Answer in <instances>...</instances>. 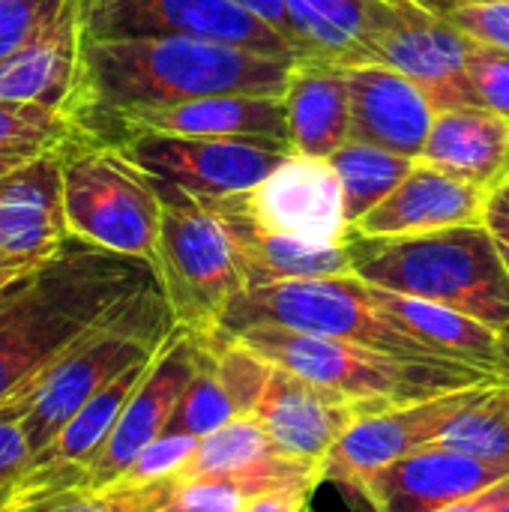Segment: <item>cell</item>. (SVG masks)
I'll return each mask as SVG.
<instances>
[{
  "mask_svg": "<svg viewBox=\"0 0 509 512\" xmlns=\"http://www.w3.org/2000/svg\"><path fill=\"white\" fill-rule=\"evenodd\" d=\"M159 282L141 258L72 240L0 294V408L21 402L84 336Z\"/></svg>",
  "mask_w": 509,
  "mask_h": 512,
  "instance_id": "1",
  "label": "cell"
},
{
  "mask_svg": "<svg viewBox=\"0 0 509 512\" xmlns=\"http://www.w3.org/2000/svg\"><path fill=\"white\" fill-rule=\"evenodd\" d=\"M297 60L192 39H84L69 117L93 138L111 117L219 93H285Z\"/></svg>",
  "mask_w": 509,
  "mask_h": 512,
  "instance_id": "2",
  "label": "cell"
},
{
  "mask_svg": "<svg viewBox=\"0 0 509 512\" xmlns=\"http://www.w3.org/2000/svg\"><path fill=\"white\" fill-rule=\"evenodd\" d=\"M351 267L369 285L465 312L509 339V270L486 225L417 237H348Z\"/></svg>",
  "mask_w": 509,
  "mask_h": 512,
  "instance_id": "3",
  "label": "cell"
},
{
  "mask_svg": "<svg viewBox=\"0 0 509 512\" xmlns=\"http://www.w3.org/2000/svg\"><path fill=\"white\" fill-rule=\"evenodd\" d=\"M231 339H240L279 369H288L312 384L348 396L363 408V417L393 405H408L441 393L501 381L471 366L402 360L354 342L306 336L279 327H252Z\"/></svg>",
  "mask_w": 509,
  "mask_h": 512,
  "instance_id": "4",
  "label": "cell"
},
{
  "mask_svg": "<svg viewBox=\"0 0 509 512\" xmlns=\"http://www.w3.org/2000/svg\"><path fill=\"white\" fill-rule=\"evenodd\" d=\"M174 327V312L159 282H153L129 297L102 327L84 336L21 402L6 405L21 414L33 459L105 384L129 366L150 360Z\"/></svg>",
  "mask_w": 509,
  "mask_h": 512,
  "instance_id": "5",
  "label": "cell"
},
{
  "mask_svg": "<svg viewBox=\"0 0 509 512\" xmlns=\"http://www.w3.org/2000/svg\"><path fill=\"white\" fill-rule=\"evenodd\" d=\"M252 327H279L306 336L342 339L402 360L450 366V360L438 357L432 348H426L396 321H390L375 306L369 285L354 273L246 288L222 315L216 336H240Z\"/></svg>",
  "mask_w": 509,
  "mask_h": 512,
  "instance_id": "6",
  "label": "cell"
},
{
  "mask_svg": "<svg viewBox=\"0 0 509 512\" xmlns=\"http://www.w3.org/2000/svg\"><path fill=\"white\" fill-rule=\"evenodd\" d=\"M156 189L162 195L153 264L159 288L180 327L198 336H216L228 306L249 288L234 237L201 201L162 183Z\"/></svg>",
  "mask_w": 509,
  "mask_h": 512,
  "instance_id": "7",
  "label": "cell"
},
{
  "mask_svg": "<svg viewBox=\"0 0 509 512\" xmlns=\"http://www.w3.org/2000/svg\"><path fill=\"white\" fill-rule=\"evenodd\" d=\"M63 216L72 240L156 264L162 195L120 147L84 141L63 153Z\"/></svg>",
  "mask_w": 509,
  "mask_h": 512,
  "instance_id": "8",
  "label": "cell"
},
{
  "mask_svg": "<svg viewBox=\"0 0 509 512\" xmlns=\"http://www.w3.org/2000/svg\"><path fill=\"white\" fill-rule=\"evenodd\" d=\"M78 6L84 39L192 36L303 60L279 30L234 0H78Z\"/></svg>",
  "mask_w": 509,
  "mask_h": 512,
  "instance_id": "9",
  "label": "cell"
},
{
  "mask_svg": "<svg viewBox=\"0 0 509 512\" xmlns=\"http://www.w3.org/2000/svg\"><path fill=\"white\" fill-rule=\"evenodd\" d=\"M114 147H120L147 177L180 189L195 201L243 195L291 156V147L276 141L156 132L126 138Z\"/></svg>",
  "mask_w": 509,
  "mask_h": 512,
  "instance_id": "10",
  "label": "cell"
},
{
  "mask_svg": "<svg viewBox=\"0 0 509 512\" xmlns=\"http://www.w3.org/2000/svg\"><path fill=\"white\" fill-rule=\"evenodd\" d=\"M486 387L492 384L465 387V390L441 393L408 405H393L360 417L339 438L333 453L324 459L321 465L324 483H336L348 495L363 498V492L381 471L411 456L414 450L435 444V438L450 426V420L462 408H468Z\"/></svg>",
  "mask_w": 509,
  "mask_h": 512,
  "instance_id": "11",
  "label": "cell"
},
{
  "mask_svg": "<svg viewBox=\"0 0 509 512\" xmlns=\"http://www.w3.org/2000/svg\"><path fill=\"white\" fill-rule=\"evenodd\" d=\"M207 357V342L204 336L174 327L159 354L153 357L141 387L129 399L123 417L117 420L111 438L99 450V456L87 468V483L90 489H105L114 486L129 465L138 459V453L153 444L162 432H168L171 417L189 390L192 378L198 375L201 363Z\"/></svg>",
  "mask_w": 509,
  "mask_h": 512,
  "instance_id": "12",
  "label": "cell"
},
{
  "mask_svg": "<svg viewBox=\"0 0 509 512\" xmlns=\"http://www.w3.org/2000/svg\"><path fill=\"white\" fill-rule=\"evenodd\" d=\"M261 228L315 246H342L351 237L345 186L330 159L291 153L255 189L240 195Z\"/></svg>",
  "mask_w": 509,
  "mask_h": 512,
  "instance_id": "13",
  "label": "cell"
},
{
  "mask_svg": "<svg viewBox=\"0 0 509 512\" xmlns=\"http://www.w3.org/2000/svg\"><path fill=\"white\" fill-rule=\"evenodd\" d=\"M144 132L198 138H255L291 147L282 93H219L159 108H132L111 117L93 135V141L123 144L126 138Z\"/></svg>",
  "mask_w": 509,
  "mask_h": 512,
  "instance_id": "14",
  "label": "cell"
},
{
  "mask_svg": "<svg viewBox=\"0 0 509 512\" xmlns=\"http://www.w3.org/2000/svg\"><path fill=\"white\" fill-rule=\"evenodd\" d=\"M474 45L477 42L468 33L426 9L384 33L366 51L363 63H381L402 72L432 99L438 111H450L480 105V96L468 78V57Z\"/></svg>",
  "mask_w": 509,
  "mask_h": 512,
  "instance_id": "15",
  "label": "cell"
},
{
  "mask_svg": "<svg viewBox=\"0 0 509 512\" xmlns=\"http://www.w3.org/2000/svg\"><path fill=\"white\" fill-rule=\"evenodd\" d=\"M252 417L279 456L324 465L339 438L363 417V408L336 390L276 366Z\"/></svg>",
  "mask_w": 509,
  "mask_h": 512,
  "instance_id": "16",
  "label": "cell"
},
{
  "mask_svg": "<svg viewBox=\"0 0 509 512\" xmlns=\"http://www.w3.org/2000/svg\"><path fill=\"white\" fill-rule=\"evenodd\" d=\"M342 69L351 96V141L375 144L408 159H423L426 141L438 120L432 99L390 66L363 63Z\"/></svg>",
  "mask_w": 509,
  "mask_h": 512,
  "instance_id": "17",
  "label": "cell"
},
{
  "mask_svg": "<svg viewBox=\"0 0 509 512\" xmlns=\"http://www.w3.org/2000/svg\"><path fill=\"white\" fill-rule=\"evenodd\" d=\"M507 477L509 465L429 444L381 471L363 492V501L375 512H438Z\"/></svg>",
  "mask_w": 509,
  "mask_h": 512,
  "instance_id": "18",
  "label": "cell"
},
{
  "mask_svg": "<svg viewBox=\"0 0 509 512\" xmlns=\"http://www.w3.org/2000/svg\"><path fill=\"white\" fill-rule=\"evenodd\" d=\"M486 204L489 192L420 159L411 174L354 225V234L417 237L456 225H483Z\"/></svg>",
  "mask_w": 509,
  "mask_h": 512,
  "instance_id": "19",
  "label": "cell"
},
{
  "mask_svg": "<svg viewBox=\"0 0 509 512\" xmlns=\"http://www.w3.org/2000/svg\"><path fill=\"white\" fill-rule=\"evenodd\" d=\"M81 60V6L57 0L30 39L0 60V99L69 114Z\"/></svg>",
  "mask_w": 509,
  "mask_h": 512,
  "instance_id": "20",
  "label": "cell"
},
{
  "mask_svg": "<svg viewBox=\"0 0 509 512\" xmlns=\"http://www.w3.org/2000/svg\"><path fill=\"white\" fill-rule=\"evenodd\" d=\"M288 21L309 60L360 66L366 51L417 12V0H285Z\"/></svg>",
  "mask_w": 509,
  "mask_h": 512,
  "instance_id": "21",
  "label": "cell"
},
{
  "mask_svg": "<svg viewBox=\"0 0 509 512\" xmlns=\"http://www.w3.org/2000/svg\"><path fill=\"white\" fill-rule=\"evenodd\" d=\"M69 150V147H66ZM51 150L0 177V252L51 258L69 243L63 216V153Z\"/></svg>",
  "mask_w": 509,
  "mask_h": 512,
  "instance_id": "22",
  "label": "cell"
},
{
  "mask_svg": "<svg viewBox=\"0 0 509 512\" xmlns=\"http://www.w3.org/2000/svg\"><path fill=\"white\" fill-rule=\"evenodd\" d=\"M369 294L390 321H396L408 336L432 348L438 357L509 381V339L495 327L450 306L396 294L378 285H369Z\"/></svg>",
  "mask_w": 509,
  "mask_h": 512,
  "instance_id": "23",
  "label": "cell"
},
{
  "mask_svg": "<svg viewBox=\"0 0 509 512\" xmlns=\"http://www.w3.org/2000/svg\"><path fill=\"white\" fill-rule=\"evenodd\" d=\"M213 210L231 231L234 246L240 252L249 288L270 285V282H291V279H330V276H351V252L348 243L342 246H315L285 234H273L252 222L243 210L240 195L201 201Z\"/></svg>",
  "mask_w": 509,
  "mask_h": 512,
  "instance_id": "24",
  "label": "cell"
},
{
  "mask_svg": "<svg viewBox=\"0 0 509 512\" xmlns=\"http://www.w3.org/2000/svg\"><path fill=\"white\" fill-rule=\"evenodd\" d=\"M423 162L492 195L509 177V120L483 105L438 111Z\"/></svg>",
  "mask_w": 509,
  "mask_h": 512,
  "instance_id": "25",
  "label": "cell"
},
{
  "mask_svg": "<svg viewBox=\"0 0 509 512\" xmlns=\"http://www.w3.org/2000/svg\"><path fill=\"white\" fill-rule=\"evenodd\" d=\"M174 492L177 477L90 489L87 468H30L0 512H162L174 501Z\"/></svg>",
  "mask_w": 509,
  "mask_h": 512,
  "instance_id": "26",
  "label": "cell"
},
{
  "mask_svg": "<svg viewBox=\"0 0 509 512\" xmlns=\"http://www.w3.org/2000/svg\"><path fill=\"white\" fill-rule=\"evenodd\" d=\"M282 96L291 153L330 159L351 141V96L342 66L327 60H297Z\"/></svg>",
  "mask_w": 509,
  "mask_h": 512,
  "instance_id": "27",
  "label": "cell"
},
{
  "mask_svg": "<svg viewBox=\"0 0 509 512\" xmlns=\"http://www.w3.org/2000/svg\"><path fill=\"white\" fill-rule=\"evenodd\" d=\"M159 354V351H156ZM153 354V357H156ZM150 360H141L135 366H129L126 372H120L111 384H105L66 426L63 432L33 459V468H57V465H72V468H90V462L99 456V450L105 447V441L111 438L117 420L123 417L129 399L135 396V390L141 387Z\"/></svg>",
  "mask_w": 509,
  "mask_h": 512,
  "instance_id": "28",
  "label": "cell"
},
{
  "mask_svg": "<svg viewBox=\"0 0 509 512\" xmlns=\"http://www.w3.org/2000/svg\"><path fill=\"white\" fill-rule=\"evenodd\" d=\"M417 162L420 159H408V156H399V153H390L363 141H348L330 156V165L336 168L345 186V207H348L351 231L372 207H378L411 174Z\"/></svg>",
  "mask_w": 509,
  "mask_h": 512,
  "instance_id": "29",
  "label": "cell"
},
{
  "mask_svg": "<svg viewBox=\"0 0 509 512\" xmlns=\"http://www.w3.org/2000/svg\"><path fill=\"white\" fill-rule=\"evenodd\" d=\"M435 444L480 462L509 465V381L486 387L450 420Z\"/></svg>",
  "mask_w": 509,
  "mask_h": 512,
  "instance_id": "30",
  "label": "cell"
},
{
  "mask_svg": "<svg viewBox=\"0 0 509 512\" xmlns=\"http://www.w3.org/2000/svg\"><path fill=\"white\" fill-rule=\"evenodd\" d=\"M273 444L267 432L258 426L255 417H237L216 429L213 435L198 441V450L186 462V468L177 474V480H195V477H222L243 468L258 465L261 459L273 456Z\"/></svg>",
  "mask_w": 509,
  "mask_h": 512,
  "instance_id": "31",
  "label": "cell"
},
{
  "mask_svg": "<svg viewBox=\"0 0 509 512\" xmlns=\"http://www.w3.org/2000/svg\"><path fill=\"white\" fill-rule=\"evenodd\" d=\"M93 141L69 114L0 99V153L24 150V153H48L66 150L75 144Z\"/></svg>",
  "mask_w": 509,
  "mask_h": 512,
  "instance_id": "32",
  "label": "cell"
},
{
  "mask_svg": "<svg viewBox=\"0 0 509 512\" xmlns=\"http://www.w3.org/2000/svg\"><path fill=\"white\" fill-rule=\"evenodd\" d=\"M231 420H237V408H234L231 396L225 393V387L213 369V354L207 345V357H204L198 375L192 378L189 390L183 393V399L171 417L168 432H186L195 438H207Z\"/></svg>",
  "mask_w": 509,
  "mask_h": 512,
  "instance_id": "33",
  "label": "cell"
},
{
  "mask_svg": "<svg viewBox=\"0 0 509 512\" xmlns=\"http://www.w3.org/2000/svg\"><path fill=\"white\" fill-rule=\"evenodd\" d=\"M195 435L186 432H162L153 444H147L138 459L129 465V471L117 480V483H132V486H144V483H159V480H171L177 477L186 462L192 459V453L198 450Z\"/></svg>",
  "mask_w": 509,
  "mask_h": 512,
  "instance_id": "34",
  "label": "cell"
},
{
  "mask_svg": "<svg viewBox=\"0 0 509 512\" xmlns=\"http://www.w3.org/2000/svg\"><path fill=\"white\" fill-rule=\"evenodd\" d=\"M468 78L480 105L509 120V51L477 42L468 57Z\"/></svg>",
  "mask_w": 509,
  "mask_h": 512,
  "instance_id": "35",
  "label": "cell"
},
{
  "mask_svg": "<svg viewBox=\"0 0 509 512\" xmlns=\"http://www.w3.org/2000/svg\"><path fill=\"white\" fill-rule=\"evenodd\" d=\"M453 27L468 33L480 45H492L509 51V0H480V3H459L441 12Z\"/></svg>",
  "mask_w": 509,
  "mask_h": 512,
  "instance_id": "36",
  "label": "cell"
},
{
  "mask_svg": "<svg viewBox=\"0 0 509 512\" xmlns=\"http://www.w3.org/2000/svg\"><path fill=\"white\" fill-rule=\"evenodd\" d=\"M33 468V447L15 408H0V507Z\"/></svg>",
  "mask_w": 509,
  "mask_h": 512,
  "instance_id": "37",
  "label": "cell"
},
{
  "mask_svg": "<svg viewBox=\"0 0 509 512\" xmlns=\"http://www.w3.org/2000/svg\"><path fill=\"white\" fill-rule=\"evenodd\" d=\"M54 6L57 0H0V60L18 51Z\"/></svg>",
  "mask_w": 509,
  "mask_h": 512,
  "instance_id": "38",
  "label": "cell"
},
{
  "mask_svg": "<svg viewBox=\"0 0 509 512\" xmlns=\"http://www.w3.org/2000/svg\"><path fill=\"white\" fill-rule=\"evenodd\" d=\"M318 486H291L255 498L243 512H309V501Z\"/></svg>",
  "mask_w": 509,
  "mask_h": 512,
  "instance_id": "39",
  "label": "cell"
},
{
  "mask_svg": "<svg viewBox=\"0 0 509 512\" xmlns=\"http://www.w3.org/2000/svg\"><path fill=\"white\" fill-rule=\"evenodd\" d=\"M234 3L243 6V9H249L252 15H258L261 21H267L273 30H279V33L297 48V54H300L303 60H309L306 51H303V45H300V39L294 36V27H291L288 12H285V0H234Z\"/></svg>",
  "mask_w": 509,
  "mask_h": 512,
  "instance_id": "40",
  "label": "cell"
},
{
  "mask_svg": "<svg viewBox=\"0 0 509 512\" xmlns=\"http://www.w3.org/2000/svg\"><path fill=\"white\" fill-rule=\"evenodd\" d=\"M483 225L489 228L504 264L509 270V198L498 189L489 195V204H486V216H483Z\"/></svg>",
  "mask_w": 509,
  "mask_h": 512,
  "instance_id": "41",
  "label": "cell"
},
{
  "mask_svg": "<svg viewBox=\"0 0 509 512\" xmlns=\"http://www.w3.org/2000/svg\"><path fill=\"white\" fill-rule=\"evenodd\" d=\"M507 498L509 477L501 480V483H495V486H489V489H483V492H477V495H468V498H462L456 504H447L444 510L438 512H501V507L507 504Z\"/></svg>",
  "mask_w": 509,
  "mask_h": 512,
  "instance_id": "42",
  "label": "cell"
},
{
  "mask_svg": "<svg viewBox=\"0 0 509 512\" xmlns=\"http://www.w3.org/2000/svg\"><path fill=\"white\" fill-rule=\"evenodd\" d=\"M48 261V258H45ZM42 261L39 258H24V255H3L0 252V294L15 282L21 279L24 273H30L33 267H39Z\"/></svg>",
  "mask_w": 509,
  "mask_h": 512,
  "instance_id": "43",
  "label": "cell"
},
{
  "mask_svg": "<svg viewBox=\"0 0 509 512\" xmlns=\"http://www.w3.org/2000/svg\"><path fill=\"white\" fill-rule=\"evenodd\" d=\"M51 153V150H48ZM36 156H42V153H24V150H12V153H0V177H6V174H12V171H18L21 165H27V162H33Z\"/></svg>",
  "mask_w": 509,
  "mask_h": 512,
  "instance_id": "44",
  "label": "cell"
},
{
  "mask_svg": "<svg viewBox=\"0 0 509 512\" xmlns=\"http://www.w3.org/2000/svg\"><path fill=\"white\" fill-rule=\"evenodd\" d=\"M426 9H432L435 15H441V12H447V9H453V6H459V3H480V0H420Z\"/></svg>",
  "mask_w": 509,
  "mask_h": 512,
  "instance_id": "45",
  "label": "cell"
},
{
  "mask_svg": "<svg viewBox=\"0 0 509 512\" xmlns=\"http://www.w3.org/2000/svg\"><path fill=\"white\" fill-rule=\"evenodd\" d=\"M501 192H504V195H507V198H509V177H507V183L501 186Z\"/></svg>",
  "mask_w": 509,
  "mask_h": 512,
  "instance_id": "46",
  "label": "cell"
},
{
  "mask_svg": "<svg viewBox=\"0 0 509 512\" xmlns=\"http://www.w3.org/2000/svg\"><path fill=\"white\" fill-rule=\"evenodd\" d=\"M162 512H186V510H177V507H171V504H168V507H165Z\"/></svg>",
  "mask_w": 509,
  "mask_h": 512,
  "instance_id": "47",
  "label": "cell"
},
{
  "mask_svg": "<svg viewBox=\"0 0 509 512\" xmlns=\"http://www.w3.org/2000/svg\"><path fill=\"white\" fill-rule=\"evenodd\" d=\"M501 512H509V498H507V504H504V507H501Z\"/></svg>",
  "mask_w": 509,
  "mask_h": 512,
  "instance_id": "48",
  "label": "cell"
},
{
  "mask_svg": "<svg viewBox=\"0 0 509 512\" xmlns=\"http://www.w3.org/2000/svg\"><path fill=\"white\" fill-rule=\"evenodd\" d=\"M417 3H420V0H417Z\"/></svg>",
  "mask_w": 509,
  "mask_h": 512,
  "instance_id": "49",
  "label": "cell"
}]
</instances>
